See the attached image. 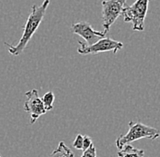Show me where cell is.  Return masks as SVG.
Returning a JSON list of instances; mask_svg holds the SVG:
<instances>
[{"label": "cell", "instance_id": "1", "mask_svg": "<svg viewBox=\"0 0 160 157\" xmlns=\"http://www.w3.org/2000/svg\"><path fill=\"white\" fill-rule=\"evenodd\" d=\"M50 4V0H44L41 6L33 5L31 7L29 16L27 19V22L24 26L23 35L16 46H12L8 43H5V45L8 47V52L12 56H20L24 50L27 48L29 41L39 27L41 22L44 19L47 9Z\"/></svg>", "mask_w": 160, "mask_h": 157}, {"label": "cell", "instance_id": "2", "mask_svg": "<svg viewBox=\"0 0 160 157\" xmlns=\"http://www.w3.org/2000/svg\"><path fill=\"white\" fill-rule=\"evenodd\" d=\"M128 132L126 135H120L116 140V145L119 150L126 145H130V143L139 139L147 138L149 140H155L160 136L159 130L146 125L142 123H135L130 121L128 123Z\"/></svg>", "mask_w": 160, "mask_h": 157}, {"label": "cell", "instance_id": "3", "mask_svg": "<svg viewBox=\"0 0 160 157\" xmlns=\"http://www.w3.org/2000/svg\"><path fill=\"white\" fill-rule=\"evenodd\" d=\"M149 0H137L131 6H127L122 13L124 21L132 23L133 30L143 31L145 27V20L148 10Z\"/></svg>", "mask_w": 160, "mask_h": 157}, {"label": "cell", "instance_id": "4", "mask_svg": "<svg viewBox=\"0 0 160 157\" xmlns=\"http://www.w3.org/2000/svg\"><path fill=\"white\" fill-rule=\"evenodd\" d=\"M78 44L80 47L78 49V53L80 55H97L108 51H113V54L117 55V53L122 49L124 46L123 43L109 37L101 38L93 45H87L82 41H78Z\"/></svg>", "mask_w": 160, "mask_h": 157}, {"label": "cell", "instance_id": "5", "mask_svg": "<svg viewBox=\"0 0 160 157\" xmlns=\"http://www.w3.org/2000/svg\"><path fill=\"white\" fill-rule=\"evenodd\" d=\"M128 0H104L102 1V19L104 31L108 33L110 27L122 16L127 7Z\"/></svg>", "mask_w": 160, "mask_h": 157}, {"label": "cell", "instance_id": "6", "mask_svg": "<svg viewBox=\"0 0 160 157\" xmlns=\"http://www.w3.org/2000/svg\"><path fill=\"white\" fill-rule=\"evenodd\" d=\"M25 96L27 100L24 104V110L30 115V125H33L48 111L43 104L42 98L39 97L38 91L37 89H32L26 92Z\"/></svg>", "mask_w": 160, "mask_h": 157}, {"label": "cell", "instance_id": "7", "mask_svg": "<svg viewBox=\"0 0 160 157\" xmlns=\"http://www.w3.org/2000/svg\"><path fill=\"white\" fill-rule=\"evenodd\" d=\"M71 31L74 34L78 35L82 38H84V40L86 41L85 43L87 45L95 44L101 38L106 37V35L108 34L105 31L94 30L89 23L85 22V21H81L78 23L73 24L71 26Z\"/></svg>", "mask_w": 160, "mask_h": 157}, {"label": "cell", "instance_id": "8", "mask_svg": "<svg viewBox=\"0 0 160 157\" xmlns=\"http://www.w3.org/2000/svg\"><path fill=\"white\" fill-rule=\"evenodd\" d=\"M118 157H144L145 152L144 150L134 147L131 145H126L118 151Z\"/></svg>", "mask_w": 160, "mask_h": 157}, {"label": "cell", "instance_id": "9", "mask_svg": "<svg viewBox=\"0 0 160 157\" xmlns=\"http://www.w3.org/2000/svg\"><path fill=\"white\" fill-rule=\"evenodd\" d=\"M49 157H75V155L64 142H60L58 146L50 154Z\"/></svg>", "mask_w": 160, "mask_h": 157}, {"label": "cell", "instance_id": "10", "mask_svg": "<svg viewBox=\"0 0 160 157\" xmlns=\"http://www.w3.org/2000/svg\"><path fill=\"white\" fill-rule=\"evenodd\" d=\"M55 95L53 92H48L46 93L43 97H42V101H43V104L45 105V107L47 109V111H50L53 109V105H54V102H55Z\"/></svg>", "mask_w": 160, "mask_h": 157}, {"label": "cell", "instance_id": "11", "mask_svg": "<svg viewBox=\"0 0 160 157\" xmlns=\"http://www.w3.org/2000/svg\"><path fill=\"white\" fill-rule=\"evenodd\" d=\"M83 145H84V135H78L73 142V147L78 150H83Z\"/></svg>", "mask_w": 160, "mask_h": 157}, {"label": "cell", "instance_id": "12", "mask_svg": "<svg viewBox=\"0 0 160 157\" xmlns=\"http://www.w3.org/2000/svg\"><path fill=\"white\" fill-rule=\"evenodd\" d=\"M81 157H97V149L95 147L94 144L88 149L83 151Z\"/></svg>", "mask_w": 160, "mask_h": 157}, {"label": "cell", "instance_id": "13", "mask_svg": "<svg viewBox=\"0 0 160 157\" xmlns=\"http://www.w3.org/2000/svg\"><path fill=\"white\" fill-rule=\"evenodd\" d=\"M93 145L92 139L88 135H84V145H83V151L88 149Z\"/></svg>", "mask_w": 160, "mask_h": 157}, {"label": "cell", "instance_id": "14", "mask_svg": "<svg viewBox=\"0 0 160 157\" xmlns=\"http://www.w3.org/2000/svg\"><path fill=\"white\" fill-rule=\"evenodd\" d=\"M0 157H1V156H0Z\"/></svg>", "mask_w": 160, "mask_h": 157}]
</instances>
